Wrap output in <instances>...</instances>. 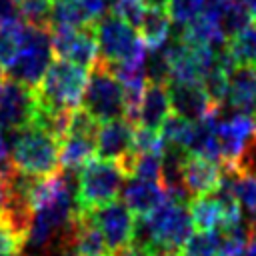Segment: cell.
I'll use <instances>...</instances> for the list:
<instances>
[{"mask_svg": "<svg viewBox=\"0 0 256 256\" xmlns=\"http://www.w3.org/2000/svg\"><path fill=\"white\" fill-rule=\"evenodd\" d=\"M124 180L126 174L116 160L92 158L76 172V206L80 210H90L116 200Z\"/></svg>", "mask_w": 256, "mask_h": 256, "instance_id": "obj_4", "label": "cell"}, {"mask_svg": "<svg viewBox=\"0 0 256 256\" xmlns=\"http://www.w3.org/2000/svg\"><path fill=\"white\" fill-rule=\"evenodd\" d=\"M208 2H212V4H220V6H224V4H230V2H234V0H208Z\"/></svg>", "mask_w": 256, "mask_h": 256, "instance_id": "obj_37", "label": "cell"}, {"mask_svg": "<svg viewBox=\"0 0 256 256\" xmlns=\"http://www.w3.org/2000/svg\"><path fill=\"white\" fill-rule=\"evenodd\" d=\"M222 174V164L208 160L204 156L196 154H186L184 160V186L190 194V198H200L208 196L214 192V188L220 182Z\"/></svg>", "mask_w": 256, "mask_h": 256, "instance_id": "obj_15", "label": "cell"}, {"mask_svg": "<svg viewBox=\"0 0 256 256\" xmlns=\"http://www.w3.org/2000/svg\"><path fill=\"white\" fill-rule=\"evenodd\" d=\"M52 34V50L56 58L70 60L84 68H92L98 60V46L94 24L82 28H50Z\"/></svg>", "mask_w": 256, "mask_h": 256, "instance_id": "obj_9", "label": "cell"}, {"mask_svg": "<svg viewBox=\"0 0 256 256\" xmlns=\"http://www.w3.org/2000/svg\"><path fill=\"white\" fill-rule=\"evenodd\" d=\"M70 256H80V254H70Z\"/></svg>", "mask_w": 256, "mask_h": 256, "instance_id": "obj_41", "label": "cell"}, {"mask_svg": "<svg viewBox=\"0 0 256 256\" xmlns=\"http://www.w3.org/2000/svg\"><path fill=\"white\" fill-rule=\"evenodd\" d=\"M206 4H208V0H168L166 12L170 14L172 22L182 28L188 22H192L196 16H200L204 12Z\"/></svg>", "mask_w": 256, "mask_h": 256, "instance_id": "obj_26", "label": "cell"}, {"mask_svg": "<svg viewBox=\"0 0 256 256\" xmlns=\"http://www.w3.org/2000/svg\"><path fill=\"white\" fill-rule=\"evenodd\" d=\"M112 256H158L150 246H144V244H136V242H132L130 246H126V248H122V250H118V252H114Z\"/></svg>", "mask_w": 256, "mask_h": 256, "instance_id": "obj_32", "label": "cell"}, {"mask_svg": "<svg viewBox=\"0 0 256 256\" xmlns=\"http://www.w3.org/2000/svg\"><path fill=\"white\" fill-rule=\"evenodd\" d=\"M96 156V136L82 132H66L60 140V168L78 172Z\"/></svg>", "mask_w": 256, "mask_h": 256, "instance_id": "obj_17", "label": "cell"}, {"mask_svg": "<svg viewBox=\"0 0 256 256\" xmlns=\"http://www.w3.org/2000/svg\"><path fill=\"white\" fill-rule=\"evenodd\" d=\"M80 106L98 124L116 120V118H126L122 84L100 58L88 72V82H86Z\"/></svg>", "mask_w": 256, "mask_h": 256, "instance_id": "obj_6", "label": "cell"}, {"mask_svg": "<svg viewBox=\"0 0 256 256\" xmlns=\"http://www.w3.org/2000/svg\"><path fill=\"white\" fill-rule=\"evenodd\" d=\"M52 60H54V50H52L50 28L26 24L18 52L4 74L6 78L16 80L28 88H36L42 82Z\"/></svg>", "mask_w": 256, "mask_h": 256, "instance_id": "obj_2", "label": "cell"}, {"mask_svg": "<svg viewBox=\"0 0 256 256\" xmlns=\"http://www.w3.org/2000/svg\"><path fill=\"white\" fill-rule=\"evenodd\" d=\"M164 256H180L178 252H170V254H164Z\"/></svg>", "mask_w": 256, "mask_h": 256, "instance_id": "obj_38", "label": "cell"}, {"mask_svg": "<svg viewBox=\"0 0 256 256\" xmlns=\"http://www.w3.org/2000/svg\"><path fill=\"white\" fill-rule=\"evenodd\" d=\"M166 2L168 0H144L146 8H166Z\"/></svg>", "mask_w": 256, "mask_h": 256, "instance_id": "obj_35", "label": "cell"}, {"mask_svg": "<svg viewBox=\"0 0 256 256\" xmlns=\"http://www.w3.org/2000/svg\"><path fill=\"white\" fill-rule=\"evenodd\" d=\"M26 22L22 18H0V70L6 72V68L12 64L22 34H24Z\"/></svg>", "mask_w": 256, "mask_h": 256, "instance_id": "obj_20", "label": "cell"}, {"mask_svg": "<svg viewBox=\"0 0 256 256\" xmlns=\"http://www.w3.org/2000/svg\"><path fill=\"white\" fill-rule=\"evenodd\" d=\"M236 170L244 176H256V134L244 144L238 158L232 162Z\"/></svg>", "mask_w": 256, "mask_h": 256, "instance_id": "obj_29", "label": "cell"}, {"mask_svg": "<svg viewBox=\"0 0 256 256\" xmlns=\"http://www.w3.org/2000/svg\"><path fill=\"white\" fill-rule=\"evenodd\" d=\"M172 112L170 106V94H168V84H158V82H148L138 106V120L136 126L150 128V130H160L162 122L168 118Z\"/></svg>", "mask_w": 256, "mask_h": 256, "instance_id": "obj_16", "label": "cell"}, {"mask_svg": "<svg viewBox=\"0 0 256 256\" xmlns=\"http://www.w3.org/2000/svg\"><path fill=\"white\" fill-rule=\"evenodd\" d=\"M94 34L98 58L106 64L144 60L146 56L148 46L144 44L140 32L112 12H106L94 22Z\"/></svg>", "mask_w": 256, "mask_h": 256, "instance_id": "obj_5", "label": "cell"}, {"mask_svg": "<svg viewBox=\"0 0 256 256\" xmlns=\"http://www.w3.org/2000/svg\"><path fill=\"white\" fill-rule=\"evenodd\" d=\"M218 246H220V236L218 230L214 232H192L190 238L180 246L178 254L180 256H218Z\"/></svg>", "mask_w": 256, "mask_h": 256, "instance_id": "obj_24", "label": "cell"}, {"mask_svg": "<svg viewBox=\"0 0 256 256\" xmlns=\"http://www.w3.org/2000/svg\"><path fill=\"white\" fill-rule=\"evenodd\" d=\"M190 216L194 228L200 232H214L226 224V212L212 194L194 198L190 202Z\"/></svg>", "mask_w": 256, "mask_h": 256, "instance_id": "obj_19", "label": "cell"}, {"mask_svg": "<svg viewBox=\"0 0 256 256\" xmlns=\"http://www.w3.org/2000/svg\"><path fill=\"white\" fill-rule=\"evenodd\" d=\"M234 194L242 214L248 218H256V176L240 174L234 184Z\"/></svg>", "mask_w": 256, "mask_h": 256, "instance_id": "obj_27", "label": "cell"}, {"mask_svg": "<svg viewBox=\"0 0 256 256\" xmlns=\"http://www.w3.org/2000/svg\"><path fill=\"white\" fill-rule=\"evenodd\" d=\"M218 22H220V30H222L224 38L228 40V38L236 36L238 32H242V30L252 22V16H250V12L246 10V6L242 4V0H234V2L226 4V6L220 10Z\"/></svg>", "mask_w": 256, "mask_h": 256, "instance_id": "obj_23", "label": "cell"}, {"mask_svg": "<svg viewBox=\"0 0 256 256\" xmlns=\"http://www.w3.org/2000/svg\"><path fill=\"white\" fill-rule=\"evenodd\" d=\"M136 124L128 118H116L98 124L96 130V156L104 160H120L132 150Z\"/></svg>", "mask_w": 256, "mask_h": 256, "instance_id": "obj_12", "label": "cell"}, {"mask_svg": "<svg viewBox=\"0 0 256 256\" xmlns=\"http://www.w3.org/2000/svg\"><path fill=\"white\" fill-rule=\"evenodd\" d=\"M192 232L194 222L190 216V208L168 196L158 208H154L146 216H138L134 242L150 246L158 256H164L170 252H178Z\"/></svg>", "mask_w": 256, "mask_h": 256, "instance_id": "obj_1", "label": "cell"}, {"mask_svg": "<svg viewBox=\"0 0 256 256\" xmlns=\"http://www.w3.org/2000/svg\"><path fill=\"white\" fill-rule=\"evenodd\" d=\"M86 82H88V68L64 58H54L42 82L34 88V92L42 104L74 110L82 102Z\"/></svg>", "mask_w": 256, "mask_h": 256, "instance_id": "obj_3", "label": "cell"}, {"mask_svg": "<svg viewBox=\"0 0 256 256\" xmlns=\"http://www.w3.org/2000/svg\"><path fill=\"white\" fill-rule=\"evenodd\" d=\"M10 156L16 170L32 176H48L60 170V142L36 126L18 132Z\"/></svg>", "mask_w": 256, "mask_h": 256, "instance_id": "obj_7", "label": "cell"}, {"mask_svg": "<svg viewBox=\"0 0 256 256\" xmlns=\"http://www.w3.org/2000/svg\"><path fill=\"white\" fill-rule=\"evenodd\" d=\"M88 214L104 236L110 256L134 242L136 218L122 200H110L106 204L90 208Z\"/></svg>", "mask_w": 256, "mask_h": 256, "instance_id": "obj_8", "label": "cell"}, {"mask_svg": "<svg viewBox=\"0 0 256 256\" xmlns=\"http://www.w3.org/2000/svg\"><path fill=\"white\" fill-rule=\"evenodd\" d=\"M242 4L246 6V10L250 12L252 20H256V0H242Z\"/></svg>", "mask_w": 256, "mask_h": 256, "instance_id": "obj_33", "label": "cell"}, {"mask_svg": "<svg viewBox=\"0 0 256 256\" xmlns=\"http://www.w3.org/2000/svg\"><path fill=\"white\" fill-rule=\"evenodd\" d=\"M226 48L236 64L256 66V20L250 22L242 32L226 40Z\"/></svg>", "mask_w": 256, "mask_h": 256, "instance_id": "obj_22", "label": "cell"}, {"mask_svg": "<svg viewBox=\"0 0 256 256\" xmlns=\"http://www.w3.org/2000/svg\"><path fill=\"white\" fill-rule=\"evenodd\" d=\"M54 0H22L18 4V14L22 22L30 26H46L50 28Z\"/></svg>", "mask_w": 256, "mask_h": 256, "instance_id": "obj_25", "label": "cell"}, {"mask_svg": "<svg viewBox=\"0 0 256 256\" xmlns=\"http://www.w3.org/2000/svg\"><path fill=\"white\" fill-rule=\"evenodd\" d=\"M2 84H4V80L0 78V94H2Z\"/></svg>", "mask_w": 256, "mask_h": 256, "instance_id": "obj_39", "label": "cell"}, {"mask_svg": "<svg viewBox=\"0 0 256 256\" xmlns=\"http://www.w3.org/2000/svg\"><path fill=\"white\" fill-rule=\"evenodd\" d=\"M36 110V92L16 80L6 78L0 94V130H20L30 126Z\"/></svg>", "mask_w": 256, "mask_h": 256, "instance_id": "obj_10", "label": "cell"}, {"mask_svg": "<svg viewBox=\"0 0 256 256\" xmlns=\"http://www.w3.org/2000/svg\"><path fill=\"white\" fill-rule=\"evenodd\" d=\"M138 32L148 48H158L166 44L172 36V18L166 8H146Z\"/></svg>", "mask_w": 256, "mask_h": 256, "instance_id": "obj_18", "label": "cell"}, {"mask_svg": "<svg viewBox=\"0 0 256 256\" xmlns=\"http://www.w3.org/2000/svg\"><path fill=\"white\" fill-rule=\"evenodd\" d=\"M168 198L160 180H146L128 176L122 186V202L134 216H146Z\"/></svg>", "mask_w": 256, "mask_h": 256, "instance_id": "obj_14", "label": "cell"}, {"mask_svg": "<svg viewBox=\"0 0 256 256\" xmlns=\"http://www.w3.org/2000/svg\"><path fill=\"white\" fill-rule=\"evenodd\" d=\"M78 2L84 8V12L90 16L92 22H96L100 16L110 12V0H78Z\"/></svg>", "mask_w": 256, "mask_h": 256, "instance_id": "obj_31", "label": "cell"}, {"mask_svg": "<svg viewBox=\"0 0 256 256\" xmlns=\"http://www.w3.org/2000/svg\"><path fill=\"white\" fill-rule=\"evenodd\" d=\"M2 204H4V182L0 180V214H2Z\"/></svg>", "mask_w": 256, "mask_h": 256, "instance_id": "obj_36", "label": "cell"}, {"mask_svg": "<svg viewBox=\"0 0 256 256\" xmlns=\"http://www.w3.org/2000/svg\"><path fill=\"white\" fill-rule=\"evenodd\" d=\"M94 24L90 16L84 12L78 0H54L52 8V18H50V28H82Z\"/></svg>", "mask_w": 256, "mask_h": 256, "instance_id": "obj_21", "label": "cell"}, {"mask_svg": "<svg viewBox=\"0 0 256 256\" xmlns=\"http://www.w3.org/2000/svg\"><path fill=\"white\" fill-rule=\"evenodd\" d=\"M0 72H2V70H0Z\"/></svg>", "mask_w": 256, "mask_h": 256, "instance_id": "obj_42", "label": "cell"}, {"mask_svg": "<svg viewBox=\"0 0 256 256\" xmlns=\"http://www.w3.org/2000/svg\"><path fill=\"white\" fill-rule=\"evenodd\" d=\"M110 12L138 30L146 12V4L144 0H110Z\"/></svg>", "mask_w": 256, "mask_h": 256, "instance_id": "obj_28", "label": "cell"}, {"mask_svg": "<svg viewBox=\"0 0 256 256\" xmlns=\"http://www.w3.org/2000/svg\"><path fill=\"white\" fill-rule=\"evenodd\" d=\"M14 2H16V4H20V2H22V0H14Z\"/></svg>", "mask_w": 256, "mask_h": 256, "instance_id": "obj_40", "label": "cell"}, {"mask_svg": "<svg viewBox=\"0 0 256 256\" xmlns=\"http://www.w3.org/2000/svg\"><path fill=\"white\" fill-rule=\"evenodd\" d=\"M242 256H256V238H252L248 244H246V248H244V254Z\"/></svg>", "mask_w": 256, "mask_h": 256, "instance_id": "obj_34", "label": "cell"}, {"mask_svg": "<svg viewBox=\"0 0 256 256\" xmlns=\"http://www.w3.org/2000/svg\"><path fill=\"white\" fill-rule=\"evenodd\" d=\"M224 104L232 112H242L256 118V66L236 64L228 72V88Z\"/></svg>", "mask_w": 256, "mask_h": 256, "instance_id": "obj_11", "label": "cell"}, {"mask_svg": "<svg viewBox=\"0 0 256 256\" xmlns=\"http://www.w3.org/2000/svg\"><path fill=\"white\" fill-rule=\"evenodd\" d=\"M26 248V242L12 232L4 222H0V256H20Z\"/></svg>", "mask_w": 256, "mask_h": 256, "instance_id": "obj_30", "label": "cell"}, {"mask_svg": "<svg viewBox=\"0 0 256 256\" xmlns=\"http://www.w3.org/2000/svg\"><path fill=\"white\" fill-rule=\"evenodd\" d=\"M168 94L172 112L186 118L188 122H198L216 108V104L210 100V96L200 84L168 82Z\"/></svg>", "mask_w": 256, "mask_h": 256, "instance_id": "obj_13", "label": "cell"}]
</instances>
